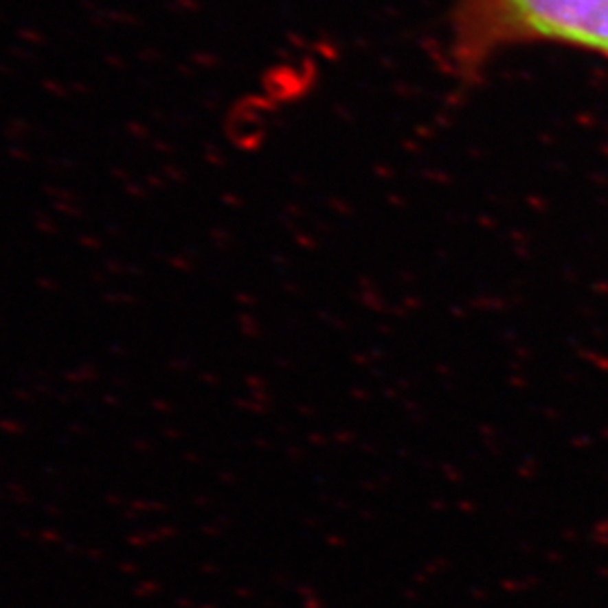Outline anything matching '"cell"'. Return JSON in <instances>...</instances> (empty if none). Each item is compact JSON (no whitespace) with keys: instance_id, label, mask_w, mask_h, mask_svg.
Returning a JSON list of instances; mask_svg holds the SVG:
<instances>
[{"instance_id":"6da1fadb","label":"cell","mask_w":608,"mask_h":608,"mask_svg":"<svg viewBox=\"0 0 608 608\" xmlns=\"http://www.w3.org/2000/svg\"><path fill=\"white\" fill-rule=\"evenodd\" d=\"M534 45L608 61V0H453L446 63L455 77L477 79L502 54Z\"/></svg>"}]
</instances>
